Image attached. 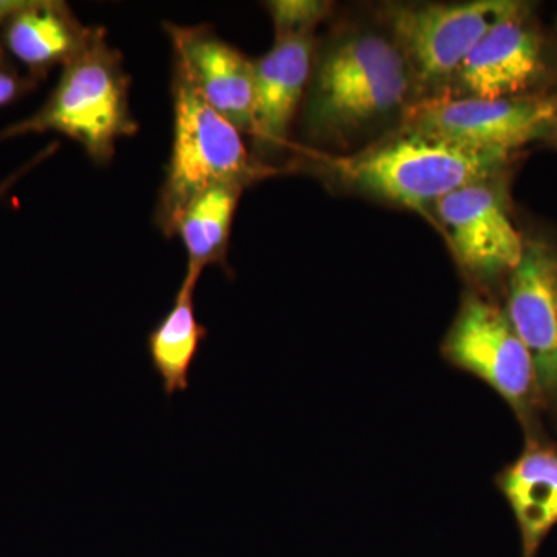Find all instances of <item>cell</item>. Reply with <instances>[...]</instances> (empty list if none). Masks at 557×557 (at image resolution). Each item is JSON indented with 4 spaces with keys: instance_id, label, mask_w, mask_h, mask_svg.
Masks as SVG:
<instances>
[{
    "instance_id": "1",
    "label": "cell",
    "mask_w": 557,
    "mask_h": 557,
    "mask_svg": "<svg viewBox=\"0 0 557 557\" xmlns=\"http://www.w3.org/2000/svg\"><path fill=\"white\" fill-rule=\"evenodd\" d=\"M416 87L397 42L373 32L344 36L314 62L304 106L311 137L346 138L408 108Z\"/></svg>"
},
{
    "instance_id": "12",
    "label": "cell",
    "mask_w": 557,
    "mask_h": 557,
    "mask_svg": "<svg viewBox=\"0 0 557 557\" xmlns=\"http://www.w3.org/2000/svg\"><path fill=\"white\" fill-rule=\"evenodd\" d=\"M313 35L278 38L255 61V127L252 137L263 149L287 143L289 127L306 98L313 73Z\"/></svg>"
},
{
    "instance_id": "15",
    "label": "cell",
    "mask_w": 557,
    "mask_h": 557,
    "mask_svg": "<svg viewBox=\"0 0 557 557\" xmlns=\"http://www.w3.org/2000/svg\"><path fill=\"white\" fill-rule=\"evenodd\" d=\"M197 284L199 278L185 274L170 311L150 329L146 338L150 366L166 397L188 391L190 369L208 338V329L197 318L194 304Z\"/></svg>"
},
{
    "instance_id": "18",
    "label": "cell",
    "mask_w": 557,
    "mask_h": 557,
    "mask_svg": "<svg viewBox=\"0 0 557 557\" xmlns=\"http://www.w3.org/2000/svg\"><path fill=\"white\" fill-rule=\"evenodd\" d=\"M36 87H38V83L35 79L27 75H21L13 65L0 67V109L21 100Z\"/></svg>"
},
{
    "instance_id": "11",
    "label": "cell",
    "mask_w": 557,
    "mask_h": 557,
    "mask_svg": "<svg viewBox=\"0 0 557 557\" xmlns=\"http://www.w3.org/2000/svg\"><path fill=\"white\" fill-rule=\"evenodd\" d=\"M508 278L505 311L533 361L539 392L557 401V249L527 242Z\"/></svg>"
},
{
    "instance_id": "6",
    "label": "cell",
    "mask_w": 557,
    "mask_h": 557,
    "mask_svg": "<svg viewBox=\"0 0 557 557\" xmlns=\"http://www.w3.org/2000/svg\"><path fill=\"white\" fill-rule=\"evenodd\" d=\"M453 368L493 388L522 420L541 397L533 361L507 311L468 292L442 344Z\"/></svg>"
},
{
    "instance_id": "7",
    "label": "cell",
    "mask_w": 557,
    "mask_h": 557,
    "mask_svg": "<svg viewBox=\"0 0 557 557\" xmlns=\"http://www.w3.org/2000/svg\"><path fill=\"white\" fill-rule=\"evenodd\" d=\"M523 9L525 3L516 0L397 7L391 11V24L417 89H434L453 83L468 54L494 25Z\"/></svg>"
},
{
    "instance_id": "13",
    "label": "cell",
    "mask_w": 557,
    "mask_h": 557,
    "mask_svg": "<svg viewBox=\"0 0 557 557\" xmlns=\"http://www.w3.org/2000/svg\"><path fill=\"white\" fill-rule=\"evenodd\" d=\"M94 28L81 24L61 0H24L0 28V44L9 60L25 69L36 83L51 70L64 69L86 49Z\"/></svg>"
},
{
    "instance_id": "10",
    "label": "cell",
    "mask_w": 557,
    "mask_h": 557,
    "mask_svg": "<svg viewBox=\"0 0 557 557\" xmlns=\"http://www.w3.org/2000/svg\"><path fill=\"white\" fill-rule=\"evenodd\" d=\"M545 70L544 39L527 7L479 40L454 76L458 94L453 95L482 100L530 97Z\"/></svg>"
},
{
    "instance_id": "17",
    "label": "cell",
    "mask_w": 557,
    "mask_h": 557,
    "mask_svg": "<svg viewBox=\"0 0 557 557\" xmlns=\"http://www.w3.org/2000/svg\"><path fill=\"white\" fill-rule=\"evenodd\" d=\"M332 2L324 0H271L267 2L276 39L313 35L314 28L329 16Z\"/></svg>"
},
{
    "instance_id": "5",
    "label": "cell",
    "mask_w": 557,
    "mask_h": 557,
    "mask_svg": "<svg viewBox=\"0 0 557 557\" xmlns=\"http://www.w3.org/2000/svg\"><path fill=\"white\" fill-rule=\"evenodd\" d=\"M557 124V97L482 98L429 95L403 112V129L474 149L512 153L549 137Z\"/></svg>"
},
{
    "instance_id": "16",
    "label": "cell",
    "mask_w": 557,
    "mask_h": 557,
    "mask_svg": "<svg viewBox=\"0 0 557 557\" xmlns=\"http://www.w3.org/2000/svg\"><path fill=\"white\" fill-rule=\"evenodd\" d=\"M244 188L220 185L205 190L186 205L175 222L177 236L188 255L186 274L200 278L207 267H226L234 215Z\"/></svg>"
},
{
    "instance_id": "8",
    "label": "cell",
    "mask_w": 557,
    "mask_h": 557,
    "mask_svg": "<svg viewBox=\"0 0 557 557\" xmlns=\"http://www.w3.org/2000/svg\"><path fill=\"white\" fill-rule=\"evenodd\" d=\"M496 180L454 190L432 207L458 265L479 282L509 276L525 251L527 242L512 223Z\"/></svg>"
},
{
    "instance_id": "19",
    "label": "cell",
    "mask_w": 557,
    "mask_h": 557,
    "mask_svg": "<svg viewBox=\"0 0 557 557\" xmlns=\"http://www.w3.org/2000/svg\"><path fill=\"white\" fill-rule=\"evenodd\" d=\"M11 64L9 57H7L5 51H3L2 44H0V67H9Z\"/></svg>"
},
{
    "instance_id": "20",
    "label": "cell",
    "mask_w": 557,
    "mask_h": 557,
    "mask_svg": "<svg viewBox=\"0 0 557 557\" xmlns=\"http://www.w3.org/2000/svg\"><path fill=\"white\" fill-rule=\"evenodd\" d=\"M549 137H553V139H555V141L557 143V124L555 131L552 132V135H549Z\"/></svg>"
},
{
    "instance_id": "3",
    "label": "cell",
    "mask_w": 557,
    "mask_h": 557,
    "mask_svg": "<svg viewBox=\"0 0 557 557\" xmlns=\"http://www.w3.org/2000/svg\"><path fill=\"white\" fill-rule=\"evenodd\" d=\"M512 153L474 149L401 131L351 157L329 161L344 183L380 199L428 212L454 190L497 178Z\"/></svg>"
},
{
    "instance_id": "4",
    "label": "cell",
    "mask_w": 557,
    "mask_h": 557,
    "mask_svg": "<svg viewBox=\"0 0 557 557\" xmlns=\"http://www.w3.org/2000/svg\"><path fill=\"white\" fill-rule=\"evenodd\" d=\"M172 98L174 138L156 212L157 225L168 237L186 205L205 190L220 185L245 189L276 174L273 166L248 152L240 132L175 69Z\"/></svg>"
},
{
    "instance_id": "2",
    "label": "cell",
    "mask_w": 557,
    "mask_h": 557,
    "mask_svg": "<svg viewBox=\"0 0 557 557\" xmlns=\"http://www.w3.org/2000/svg\"><path fill=\"white\" fill-rule=\"evenodd\" d=\"M129 89L123 54L110 46L102 28H94L86 49L62 69L46 102L28 119L0 132V141L54 132L78 143L89 159L106 166L119 139L138 132Z\"/></svg>"
},
{
    "instance_id": "9",
    "label": "cell",
    "mask_w": 557,
    "mask_h": 557,
    "mask_svg": "<svg viewBox=\"0 0 557 557\" xmlns=\"http://www.w3.org/2000/svg\"><path fill=\"white\" fill-rule=\"evenodd\" d=\"M178 70L197 94L240 134L255 127V61L207 25L164 24Z\"/></svg>"
},
{
    "instance_id": "14",
    "label": "cell",
    "mask_w": 557,
    "mask_h": 557,
    "mask_svg": "<svg viewBox=\"0 0 557 557\" xmlns=\"http://www.w3.org/2000/svg\"><path fill=\"white\" fill-rule=\"evenodd\" d=\"M496 485L518 523L522 557H536L557 525V446L530 440Z\"/></svg>"
}]
</instances>
